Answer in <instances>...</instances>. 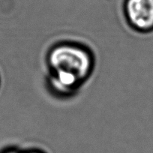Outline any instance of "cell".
I'll use <instances>...</instances> for the list:
<instances>
[{"label": "cell", "mask_w": 153, "mask_h": 153, "mask_svg": "<svg viewBox=\"0 0 153 153\" xmlns=\"http://www.w3.org/2000/svg\"><path fill=\"white\" fill-rule=\"evenodd\" d=\"M51 87L59 95H71L89 80L94 71L93 56L80 45L62 42L47 54Z\"/></svg>", "instance_id": "6da1fadb"}, {"label": "cell", "mask_w": 153, "mask_h": 153, "mask_svg": "<svg viewBox=\"0 0 153 153\" xmlns=\"http://www.w3.org/2000/svg\"><path fill=\"white\" fill-rule=\"evenodd\" d=\"M124 11L132 29L141 33L153 31V0H126Z\"/></svg>", "instance_id": "7a4b0ae2"}]
</instances>
